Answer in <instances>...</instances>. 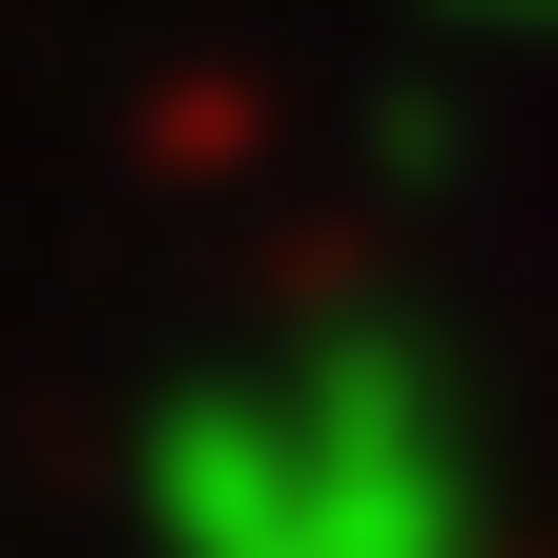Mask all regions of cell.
Instances as JSON below:
<instances>
[{"label":"cell","mask_w":558,"mask_h":558,"mask_svg":"<svg viewBox=\"0 0 558 558\" xmlns=\"http://www.w3.org/2000/svg\"><path fill=\"white\" fill-rule=\"evenodd\" d=\"M290 518L311 558H476V476L414 352H311L290 373Z\"/></svg>","instance_id":"6da1fadb"}]
</instances>
